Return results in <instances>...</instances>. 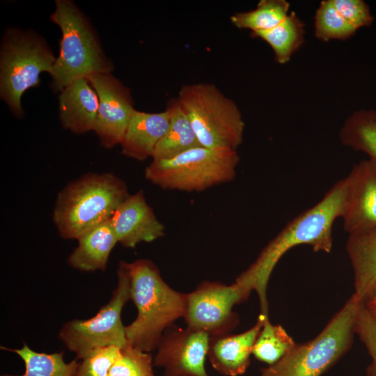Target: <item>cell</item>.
<instances>
[{
  "label": "cell",
  "instance_id": "1",
  "mask_svg": "<svg viewBox=\"0 0 376 376\" xmlns=\"http://www.w3.org/2000/svg\"><path fill=\"white\" fill-rule=\"evenodd\" d=\"M345 178L336 182L313 207L290 221L261 251L256 260L235 279V282L258 296L260 314L268 315L267 289L270 276L290 249L307 244L315 252L329 253L332 249L334 223L340 218L345 199Z\"/></svg>",
  "mask_w": 376,
  "mask_h": 376
},
{
  "label": "cell",
  "instance_id": "2",
  "mask_svg": "<svg viewBox=\"0 0 376 376\" xmlns=\"http://www.w3.org/2000/svg\"><path fill=\"white\" fill-rule=\"evenodd\" d=\"M131 300L137 315L125 326L127 343L143 352L156 350L164 332L183 318L187 293L170 287L156 265L149 259L126 262Z\"/></svg>",
  "mask_w": 376,
  "mask_h": 376
},
{
  "label": "cell",
  "instance_id": "3",
  "mask_svg": "<svg viewBox=\"0 0 376 376\" xmlns=\"http://www.w3.org/2000/svg\"><path fill=\"white\" fill-rule=\"evenodd\" d=\"M129 195L125 182L111 173H89L69 182L58 192L52 214L59 235L77 240L110 220Z\"/></svg>",
  "mask_w": 376,
  "mask_h": 376
},
{
  "label": "cell",
  "instance_id": "4",
  "mask_svg": "<svg viewBox=\"0 0 376 376\" xmlns=\"http://www.w3.org/2000/svg\"><path fill=\"white\" fill-rule=\"evenodd\" d=\"M50 19L62 33L60 51L52 71L51 87L61 92L79 78L111 72L114 66L106 56L88 17L70 0H56Z\"/></svg>",
  "mask_w": 376,
  "mask_h": 376
},
{
  "label": "cell",
  "instance_id": "5",
  "mask_svg": "<svg viewBox=\"0 0 376 376\" xmlns=\"http://www.w3.org/2000/svg\"><path fill=\"white\" fill-rule=\"evenodd\" d=\"M203 147L237 150L245 123L235 102L214 84L182 85L176 98Z\"/></svg>",
  "mask_w": 376,
  "mask_h": 376
},
{
  "label": "cell",
  "instance_id": "6",
  "mask_svg": "<svg viewBox=\"0 0 376 376\" xmlns=\"http://www.w3.org/2000/svg\"><path fill=\"white\" fill-rule=\"evenodd\" d=\"M56 58L36 31L14 27L5 31L0 50V96L15 116L24 115L22 94L38 86L40 73L51 74Z\"/></svg>",
  "mask_w": 376,
  "mask_h": 376
},
{
  "label": "cell",
  "instance_id": "7",
  "mask_svg": "<svg viewBox=\"0 0 376 376\" xmlns=\"http://www.w3.org/2000/svg\"><path fill=\"white\" fill-rule=\"evenodd\" d=\"M360 301L352 295L313 340L296 344L281 360L260 369L259 376H320L351 347Z\"/></svg>",
  "mask_w": 376,
  "mask_h": 376
},
{
  "label": "cell",
  "instance_id": "8",
  "mask_svg": "<svg viewBox=\"0 0 376 376\" xmlns=\"http://www.w3.org/2000/svg\"><path fill=\"white\" fill-rule=\"evenodd\" d=\"M239 162L237 150L199 146L169 159L152 160L145 178L163 189L201 191L233 180Z\"/></svg>",
  "mask_w": 376,
  "mask_h": 376
},
{
  "label": "cell",
  "instance_id": "9",
  "mask_svg": "<svg viewBox=\"0 0 376 376\" xmlns=\"http://www.w3.org/2000/svg\"><path fill=\"white\" fill-rule=\"evenodd\" d=\"M117 276V286L111 299L94 316L66 322L58 331L59 340L76 354L77 359H82L97 347L114 345L123 348L128 344L121 318L123 307L131 300L126 262H119Z\"/></svg>",
  "mask_w": 376,
  "mask_h": 376
},
{
  "label": "cell",
  "instance_id": "10",
  "mask_svg": "<svg viewBox=\"0 0 376 376\" xmlns=\"http://www.w3.org/2000/svg\"><path fill=\"white\" fill-rule=\"evenodd\" d=\"M250 293L235 281L230 285L203 281L194 290L187 293L183 316L185 324L210 336L230 334L239 323L233 307L246 300Z\"/></svg>",
  "mask_w": 376,
  "mask_h": 376
},
{
  "label": "cell",
  "instance_id": "11",
  "mask_svg": "<svg viewBox=\"0 0 376 376\" xmlns=\"http://www.w3.org/2000/svg\"><path fill=\"white\" fill-rule=\"evenodd\" d=\"M210 338L203 331L173 324L161 338L154 366L164 369L163 376H209L205 363Z\"/></svg>",
  "mask_w": 376,
  "mask_h": 376
},
{
  "label": "cell",
  "instance_id": "12",
  "mask_svg": "<svg viewBox=\"0 0 376 376\" xmlns=\"http://www.w3.org/2000/svg\"><path fill=\"white\" fill-rule=\"evenodd\" d=\"M86 79L99 100L94 132L104 148L109 149L120 145L135 111L130 89L111 72L97 73Z\"/></svg>",
  "mask_w": 376,
  "mask_h": 376
},
{
  "label": "cell",
  "instance_id": "13",
  "mask_svg": "<svg viewBox=\"0 0 376 376\" xmlns=\"http://www.w3.org/2000/svg\"><path fill=\"white\" fill-rule=\"evenodd\" d=\"M347 190L340 218L350 235L376 227V161L354 165L345 177Z\"/></svg>",
  "mask_w": 376,
  "mask_h": 376
},
{
  "label": "cell",
  "instance_id": "14",
  "mask_svg": "<svg viewBox=\"0 0 376 376\" xmlns=\"http://www.w3.org/2000/svg\"><path fill=\"white\" fill-rule=\"evenodd\" d=\"M110 221L118 242L127 248H134L141 242H153L165 235V226L146 202L142 189L130 194Z\"/></svg>",
  "mask_w": 376,
  "mask_h": 376
},
{
  "label": "cell",
  "instance_id": "15",
  "mask_svg": "<svg viewBox=\"0 0 376 376\" xmlns=\"http://www.w3.org/2000/svg\"><path fill=\"white\" fill-rule=\"evenodd\" d=\"M268 318L260 313L256 323L246 331L210 336L207 357L212 368L226 376L244 374L250 365L254 343Z\"/></svg>",
  "mask_w": 376,
  "mask_h": 376
},
{
  "label": "cell",
  "instance_id": "16",
  "mask_svg": "<svg viewBox=\"0 0 376 376\" xmlns=\"http://www.w3.org/2000/svg\"><path fill=\"white\" fill-rule=\"evenodd\" d=\"M99 108L98 96L86 78L66 86L58 95V113L62 127L80 134L94 131Z\"/></svg>",
  "mask_w": 376,
  "mask_h": 376
},
{
  "label": "cell",
  "instance_id": "17",
  "mask_svg": "<svg viewBox=\"0 0 376 376\" xmlns=\"http://www.w3.org/2000/svg\"><path fill=\"white\" fill-rule=\"evenodd\" d=\"M170 113H146L135 109L120 143L123 155L139 161L152 156L169 127Z\"/></svg>",
  "mask_w": 376,
  "mask_h": 376
},
{
  "label": "cell",
  "instance_id": "18",
  "mask_svg": "<svg viewBox=\"0 0 376 376\" xmlns=\"http://www.w3.org/2000/svg\"><path fill=\"white\" fill-rule=\"evenodd\" d=\"M68 258V264L82 272L104 271L118 240L110 220L82 234Z\"/></svg>",
  "mask_w": 376,
  "mask_h": 376
},
{
  "label": "cell",
  "instance_id": "19",
  "mask_svg": "<svg viewBox=\"0 0 376 376\" xmlns=\"http://www.w3.org/2000/svg\"><path fill=\"white\" fill-rule=\"evenodd\" d=\"M346 251L354 272L353 295L361 301L376 285V227L350 234Z\"/></svg>",
  "mask_w": 376,
  "mask_h": 376
},
{
  "label": "cell",
  "instance_id": "20",
  "mask_svg": "<svg viewBox=\"0 0 376 376\" xmlns=\"http://www.w3.org/2000/svg\"><path fill=\"white\" fill-rule=\"evenodd\" d=\"M166 109L170 113L169 127L154 150L152 160L169 159L201 146L189 118L181 109L177 99L170 100Z\"/></svg>",
  "mask_w": 376,
  "mask_h": 376
},
{
  "label": "cell",
  "instance_id": "21",
  "mask_svg": "<svg viewBox=\"0 0 376 376\" xmlns=\"http://www.w3.org/2000/svg\"><path fill=\"white\" fill-rule=\"evenodd\" d=\"M342 144L376 161V109H362L348 116L339 131Z\"/></svg>",
  "mask_w": 376,
  "mask_h": 376
},
{
  "label": "cell",
  "instance_id": "22",
  "mask_svg": "<svg viewBox=\"0 0 376 376\" xmlns=\"http://www.w3.org/2000/svg\"><path fill=\"white\" fill-rule=\"evenodd\" d=\"M252 34L269 45L277 63L285 64L304 41V24L292 11L275 27Z\"/></svg>",
  "mask_w": 376,
  "mask_h": 376
},
{
  "label": "cell",
  "instance_id": "23",
  "mask_svg": "<svg viewBox=\"0 0 376 376\" xmlns=\"http://www.w3.org/2000/svg\"><path fill=\"white\" fill-rule=\"evenodd\" d=\"M1 348L17 354L25 366V372L22 375L3 374L1 376H74L79 366L76 360L65 362L63 352L52 354L38 352L26 343L19 349Z\"/></svg>",
  "mask_w": 376,
  "mask_h": 376
},
{
  "label": "cell",
  "instance_id": "24",
  "mask_svg": "<svg viewBox=\"0 0 376 376\" xmlns=\"http://www.w3.org/2000/svg\"><path fill=\"white\" fill-rule=\"evenodd\" d=\"M290 3L285 0H261L253 10L237 13L230 17L232 24L252 33L269 30L289 14Z\"/></svg>",
  "mask_w": 376,
  "mask_h": 376
},
{
  "label": "cell",
  "instance_id": "25",
  "mask_svg": "<svg viewBox=\"0 0 376 376\" xmlns=\"http://www.w3.org/2000/svg\"><path fill=\"white\" fill-rule=\"evenodd\" d=\"M296 345L280 324H272L267 319L254 343L252 354L267 366L281 360Z\"/></svg>",
  "mask_w": 376,
  "mask_h": 376
},
{
  "label": "cell",
  "instance_id": "26",
  "mask_svg": "<svg viewBox=\"0 0 376 376\" xmlns=\"http://www.w3.org/2000/svg\"><path fill=\"white\" fill-rule=\"evenodd\" d=\"M338 13L331 0H323L316 10L314 17L315 36L324 42L331 40H346L357 32Z\"/></svg>",
  "mask_w": 376,
  "mask_h": 376
},
{
  "label": "cell",
  "instance_id": "27",
  "mask_svg": "<svg viewBox=\"0 0 376 376\" xmlns=\"http://www.w3.org/2000/svg\"><path fill=\"white\" fill-rule=\"evenodd\" d=\"M153 366V358L149 352L127 344L120 349L109 376H155Z\"/></svg>",
  "mask_w": 376,
  "mask_h": 376
},
{
  "label": "cell",
  "instance_id": "28",
  "mask_svg": "<svg viewBox=\"0 0 376 376\" xmlns=\"http://www.w3.org/2000/svg\"><path fill=\"white\" fill-rule=\"evenodd\" d=\"M120 349L111 345L92 350L81 359L74 376H109Z\"/></svg>",
  "mask_w": 376,
  "mask_h": 376
},
{
  "label": "cell",
  "instance_id": "29",
  "mask_svg": "<svg viewBox=\"0 0 376 376\" xmlns=\"http://www.w3.org/2000/svg\"><path fill=\"white\" fill-rule=\"evenodd\" d=\"M354 331L365 345L371 358L366 368L367 376H376V321L368 313L361 303L357 311Z\"/></svg>",
  "mask_w": 376,
  "mask_h": 376
},
{
  "label": "cell",
  "instance_id": "30",
  "mask_svg": "<svg viewBox=\"0 0 376 376\" xmlns=\"http://www.w3.org/2000/svg\"><path fill=\"white\" fill-rule=\"evenodd\" d=\"M338 13L357 30L370 26L373 21L368 3L363 0H331Z\"/></svg>",
  "mask_w": 376,
  "mask_h": 376
},
{
  "label": "cell",
  "instance_id": "31",
  "mask_svg": "<svg viewBox=\"0 0 376 376\" xmlns=\"http://www.w3.org/2000/svg\"><path fill=\"white\" fill-rule=\"evenodd\" d=\"M371 318L376 321V285L360 301Z\"/></svg>",
  "mask_w": 376,
  "mask_h": 376
}]
</instances>
